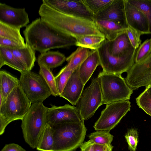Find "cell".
I'll return each instance as SVG.
<instances>
[{"label": "cell", "instance_id": "obj_1", "mask_svg": "<svg viewBox=\"0 0 151 151\" xmlns=\"http://www.w3.org/2000/svg\"><path fill=\"white\" fill-rule=\"evenodd\" d=\"M26 44L41 53L55 48L76 45L73 37L53 29L40 18L33 20L23 31Z\"/></svg>", "mask_w": 151, "mask_h": 151}, {"label": "cell", "instance_id": "obj_2", "mask_svg": "<svg viewBox=\"0 0 151 151\" xmlns=\"http://www.w3.org/2000/svg\"><path fill=\"white\" fill-rule=\"evenodd\" d=\"M40 18L51 27L76 38L84 36L105 37L94 22L61 13L42 3L38 11Z\"/></svg>", "mask_w": 151, "mask_h": 151}, {"label": "cell", "instance_id": "obj_3", "mask_svg": "<svg viewBox=\"0 0 151 151\" xmlns=\"http://www.w3.org/2000/svg\"><path fill=\"white\" fill-rule=\"evenodd\" d=\"M50 125L54 138L52 151H74L83 142L87 129L83 120Z\"/></svg>", "mask_w": 151, "mask_h": 151}, {"label": "cell", "instance_id": "obj_4", "mask_svg": "<svg viewBox=\"0 0 151 151\" xmlns=\"http://www.w3.org/2000/svg\"><path fill=\"white\" fill-rule=\"evenodd\" d=\"M48 109L42 102L32 103L22 120L21 127L24 139L33 149L37 148L48 123Z\"/></svg>", "mask_w": 151, "mask_h": 151}, {"label": "cell", "instance_id": "obj_5", "mask_svg": "<svg viewBox=\"0 0 151 151\" xmlns=\"http://www.w3.org/2000/svg\"><path fill=\"white\" fill-rule=\"evenodd\" d=\"M19 84L0 105V135L11 122L22 120L32 105Z\"/></svg>", "mask_w": 151, "mask_h": 151}, {"label": "cell", "instance_id": "obj_6", "mask_svg": "<svg viewBox=\"0 0 151 151\" xmlns=\"http://www.w3.org/2000/svg\"><path fill=\"white\" fill-rule=\"evenodd\" d=\"M102 95V105L129 100L133 90L127 84L122 75L100 72L97 77Z\"/></svg>", "mask_w": 151, "mask_h": 151}, {"label": "cell", "instance_id": "obj_7", "mask_svg": "<svg viewBox=\"0 0 151 151\" xmlns=\"http://www.w3.org/2000/svg\"><path fill=\"white\" fill-rule=\"evenodd\" d=\"M100 65L103 71L106 73L122 75L127 72L135 63L136 51L122 57L114 56L110 53L108 42L106 39L97 50Z\"/></svg>", "mask_w": 151, "mask_h": 151}, {"label": "cell", "instance_id": "obj_8", "mask_svg": "<svg viewBox=\"0 0 151 151\" xmlns=\"http://www.w3.org/2000/svg\"><path fill=\"white\" fill-rule=\"evenodd\" d=\"M19 81L24 93L32 104L43 102L52 95L50 88L40 74L31 71L21 73Z\"/></svg>", "mask_w": 151, "mask_h": 151}, {"label": "cell", "instance_id": "obj_9", "mask_svg": "<svg viewBox=\"0 0 151 151\" xmlns=\"http://www.w3.org/2000/svg\"><path fill=\"white\" fill-rule=\"evenodd\" d=\"M102 95L98 78H93L90 85L83 91L76 105L82 119L86 120L92 117L102 105Z\"/></svg>", "mask_w": 151, "mask_h": 151}, {"label": "cell", "instance_id": "obj_10", "mask_svg": "<svg viewBox=\"0 0 151 151\" xmlns=\"http://www.w3.org/2000/svg\"><path fill=\"white\" fill-rule=\"evenodd\" d=\"M129 100L119 101L106 104L93 127L96 131H110L120 122L131 109Z\"/></svg>", "mask_w": 151, "mask_h": 151}, {"label": "cell", "instance_id": "obj_11", "mask_svg": "<svg viewBox=\"0 0 151 151\" xmlns=\"http://www.w3.org/2000/svg\"><path fill=\"white\" fill-rule=\"evenodd\" d=\"M42 2L64 14L94 22L93 15L82 0H43Z\"/></svg>", "mask_w": 151, "mask_h": 151}, {"label": "cell", "instance_id": "obj_12", "mask_svg": "<svg viewBox=\"0 0 151 151\" xmlns=\"http://www.w3.org/2000/svg\"><path fill=\"white\" fill-rule=\"evenodd\" d=\"M29 20L24 8H17L0 3V22L20 29L26 27Z\"/></svg>", "mask_w": 151, "mask_h": 151}, {"label": "cell", "instance_id": "obj_13", "mask_svg": "<svg viewBox=\"0 0 151 151\" xmlns=\"http://www.w3.org/2000/svg\"><path fill=\"white\" fill-rule=\"evenodd\" d=\"M48 121L50 125L65 122H80L82 120L76 106L66 104L61 106L52 105L48 108Z\"/></svg>", "mask_w": 151, "mask_h": 151}, {"label": "cell", "instance_id": "obj_14", "mask_svg": "<svg viewBox=\"0 0 151 151\" xmlns=\"http://www.w3.org/2000/svg\"><path fill=\"white\" fill-rule=\"evenodd\" d=\"M94 20H105L115 22L126 29L127 23L124 0H114L104 10L93 15Z\"/></svg>", "mask_w": 151, "mask_h": 151}, {"label": "cell", "instance_id": "obj_15", "mask_svg": "<svg viewBox=\"0 0 151 151\" xmlns=\"http://www.w3.org/2000/svg\"><path fill=\"white\" fill-rule=\"evenodd\" d=\"M126 19L129 27L141 35L150 34L147 19L144 14L135 6L124 0Z\"/></svg>", "mask_w": 151, "mask_h": 151}, {"label": "cell", "instance_id": "obj_16", "mask_svg": "<svg viewBox=\"0 0 151 151\" xmlns=\"http://www.w3.org/2000/svg\"><path fill=\"white\" fill-rule=\"evenodd\" d=\"M78 68L73 71L59 96L73 105H76L85 86L79 77Z\"/></svg>", "mask_w": 151, "mask_h": 151}, {"label": "cell", "instance_id": "obj_17", "mask_svg": "<svg viewBox=\"0 0 151 151\" xmlns=\"http://www.w3.org/2000/svg\"><path fill=\"white\" fill-rule=\"evenodd\" d=\"M127 30L120 34L114 40H108L109 52L111 55L120 57L137 51V49H134L131 43Z\"/></svg>", "mask_w": 151, "mask_h": 151}, {"label": "cell", "instance_id": "obj_18", "mask_svg": "<svg viewBox=\"0 0 151 151\" xmlns=\"http://www.w3.org/2000/svg\"><path fill=\"white\" fill-rule=\"evenodd\" d=\"M99 65H100V62L98 52L97 50H91L88 57L78 68L79 77L84 85Z\"/></svg>", "mask_w": 151, "mask_h": 151}, {"label": "cell", "instance_id": "obj_19", "mask_svg": "<svg viewBox=\"0 0 151 151\" xmlns=\"http://www.w3.org/2000/svg\"><path fill=\"white\" fill-rule=\"evenodd\" d=\"M94 22L98 29L109 41L114 40L120 34L127 29L123 26L111 21L94 19Z\"/></svg>", "mask_w": 151, "mask_h": 151}, {"label": "cell", "instance_id": "obj_20", "mask_svg": "<svg viewBox=\"0 0 151 151\" xmlns=\"http://www.w3.org/2000/svg\"><path fill=\"white\" fill-rule=\"evenodd\" d=\"M9 49L25 67L27 70L31 71L35 65L36 60L35 50L27 44L25 47L22 48Z\"/></svg>", "mask_w": 151, "mask_h": 151}, {"label": "cell", "instance_id": "obj_21", "mask_svg": "<svg viewBox=\"0 0 151 151\" xmlns=\"http://www.w3.org/2000/svg\"><path fill=\"white\" fill-rule=\"evenodd\" d=\"M5 65L19 71L21 73L28 71L10 49L0 46V68Z\"/></svg>", "mask_w": 151, "mask_h": 151}, {"label": "cell", "instance_id": "obj_22", "mask_svg": "<svg viewBox=\"0 0 151 151\" xmlns=\"http://www.w3.org/2000/svg\"><path fill=\"white\" fill-rule=\"evenodd\" d=\"M90 52L88 48L78 47L74 52L66 58L67 64L60 71H74L86 59Z\"/></svg>", "mask_w": 151, "mask_h": 151}, {"label": "cell", "instance_id": "obj_23", "mask_svg": "<svg viewBox=\"0 0 151 151\" xmlns=\"http://www.w3.org/2000/svg\"><path fill=\"white\" fill-rule=\"evenodd\" d=\"M66 58L64 54L58 51H49L41 53L38 58L37 63L50 69L62 65Z\"/></svg>", "mask_w": 151, "mask_h": 151}, {"label": "cell", "instance_id": "obj_24", "mask_svg": "<svg viewBox=\"0 0 151 151\" xmlns=\"http://www.w3.org/2000/svg\"><path fill=\"white\" fill-rule=\"evenodd\" d=\"M0 82V96L4 102L10 93L19 84V81L17 78L5 71L1 70Z\"/></svg>", "mask_w": 151, "mask_h": 151}, {"label": "cell", "instance_id": "obj_25", "mask_svg": "<svg viewBox=\"0 0 151 151\" xmlns=\"http://www.w3.org/2000/svg\"><path fill=\"white\" fill-rule=\"evenodd\" d=\"M76 45L90 49L97 50L106 39L105 37L94 35H86L76 38Z\"/></svg>", "mask_w": 151, "mask_h": 151}, {"label": "cell", "instance_id": "obj_26", "mask_svg": "<svg viewBox=\"0 0 151 151\" xmlns=\"http://www.w3.org/2000/svg\"><path fill=\"white\" fill-rule=\"evenodd\" d=\"M54 143L53 129L48 123L45 128L36 149L40 151H52Z\"/></svg>", "mask_w": 151, "mask_h": 151}, {"label": "cell", "instance_id": "obj_27", "mask_svg": "<svg viewBox=\"0 0 151 151\" xmlns=\"http://www.w3.org/2000/svg\"><path fill=\"white\" fill-rule=\"evenodd\" d=\"M0 37L8 39L24 46L26 44L20 32V29L0 22Z\"/></svg>", "mask_w": 151, "mask_h": 151}, {"label": "cell", "instance_id": "obj_28", "mask_svg": "<svg viewBox=\"0 0 151 151\" xmlns=\"http://www.w3.org/2000/svg\"><path fill=\"white\" fill-rule=\"evenodd\" d=\"M40 66L39 74L43 77L50 88L52 95L55 96L58 95L56 87L55 77L50 69L42 64H38Z\"/></svg>", "mask_w": 151, "mask_h": 151}, {"label": "cell", "instance_id": "obj_29", "mask_svg": "<svg viewBox=\"0 0 151 151\" xmlns=\"http://www.w3.org/2000/svg\"><path fill=\"white\" fill-rule=\"evenodd\" d=\"M145 15L147 21L150 34H151V0H127Z\"/></svg>", "mask_w": 151, "mask_h": 151}, {"label": "cell", "instance_id": "obj_30", "mask_svg": "<svg viewBox=\"0 0 151 151\" xmlns=\"http://www.w3.org/2000/svg\"><path fill=\"white\" fill-rule=\"evenodd\" d=\"M90 140L95 143L101 145L111 144L113 136L109 131L98 130L93 132L88 136Z\"/></svg>", "mask_w": 151, "mask_h": 151}, {"label": "cell", "instance_id": "obj_31", "mask_svg": "<svg viewBox=\"0 0 151 151\" xmlns=\"http://www.w3.org/2000/svg\"><path fill=\"white\" fill-rule=\"evenodd\" d=\"M87 8L94 15L104 10L114 0H82Z\"/></svg>", "mask_w": 151, "mask_h": 151}, {"label": "cell", "instance_id": "obj_32", "mask_svg": "<svg viewBox=\"0 0 151 151\" xmlns=\"http://www.w3.org/2000/svg\"><path fill=\"white\" fill-rule=\"evenodd\" d=\"M137 104L146 113L151 116V96L145 90L136 99Z\"/></svg>", "mask_w": 151, "mask_h": 151}, {"label": "cell", "instance_id": "obj_33", "mask_svg": "<svg viewBox=\"0 0 151 151\" xmlns=\"http://www.w3.org/2000/svg\"><path fill=\"white\" fill-rule=\"evenodd\" d=\"M151 53V38L145 40L137 50L135 63H138L146 58Z\"/></svg>", "mask_w": 151, "mask_h": 151}, {"label": "cell", "instance_id": "obj_34", "mask_svg": "<svg viewBox=\"0 0 151 151\" xmlns=\"http://www.w3.org/2000/svg\"><path fill=\"white\" fill-rule=\"evenodd\" d=\"M138 133L135 128H131L128 130L124 135L130 151H136L138 142Z\"/></svg>", "mask_w": 151, "mask_h": 151}, {"label": "cell", "instance_id": "obj_35", "mask_svg": "<svg viewBox=\"0 0 151 151\" xmlns=\"http://www.w3.org/2000/svg\"><path fill=\"white\" fill-rule=\"evenodd\" d=\"M74 71H60L55 77V82L58 96H60L65 87L67 81Z\"/></svg>", "mask_w": 151, "mask_h": 151}, {"label": "cell", "instance_id": "obj_36", "mask_svg": "<svg viewBox=\"0 0 151 151\" xmlns=\"http://www.w3.org/2000/svg\"><path fill=\"white\" fill-rule=\"evenodd\" d=\"M127 31L131 45L134 49H137L141 44V35L137 31L129 27L127 29Z\"/></svg>", "mask_w": 151, "mask_h": 151}, {"label": "cell", "instance_id": "obj_37", "mask_svg": "<svg viewBox=\"0 0 151 151\" xmlns=\"http://www.w3.org/2000/svg\"><path fill=\"white\" fill-rule=\"evenodd\" d=\"M0 46L14 49L22 48L25 47L15 42L1 37H0Z\"/></svg>", "mask_w": 151, "mask_h": 151}, {"label": "cell", "instance_id": "obj_38", "mask_svg": "<svg viewBox=\"0 0 151 151\" xmlns=\"http://www.w3.org/2000/svg\"><path fill=\"white\" fill-rule=\"evenodd\" d=\"M1 151H26L19 145L14 143L6 145Z\"/></svg>", "mask_w": 151, "mask_h": 151}, {"label": "cell", "instance_id": "obj_39", "mask_svg": "<svg viewBox=\"0 0 151 151\" xmlns=\"http://www.w3.org/2000/svg\"><path fill=\"white\" fill-rule=\"evenodd\" d=\"M95 143L89 140L83 142L80 147L81 151H93V147Z\"/></svg>", "mask_w": 151, "mask_h": 151}, {"label": "cell", "instance_id": "obj_40", "mask_svg": "<svg viewBox=\"0 0 151 151\" xmlns=\"http://www.w3.org/2000/svg\"><path fill=\"white\" fill-rule=\"evenodd\" d=\"M107 145H101L95 143L93 147V151H104Z\"/></svg>", "mask_w": 151, "mask_h": 151}, {"label": "cell", "instance_id": "obj_41", "mask_svg": "<svg viewBox=\"0 0 151 151\" xmlns=\"http://www.w3.org/2000/svg\"><path fill=\"white\" fill-rule=\"evenodd\" d=\"M113 147V146L111 144L107 145L104 151H112Z\"/></svg>", "mask_w": 151, "mask_h": 151}, {"label": "cell", "instance_id": "obj_42", "mask_svg": "<svg viewBox=\"0 0 151 151\" xmlns=\"http://www.w3.org/2000/svg\"><path fill=\"white\" fill-rule=\"evenodd\" d=\"M151 96V83L146 87L145 89Z\"/></svg>", "mask_w": 151, "mask_h": 151}]
</instances>
